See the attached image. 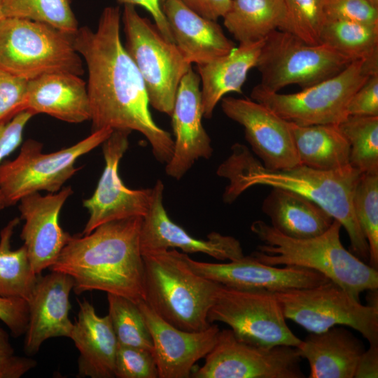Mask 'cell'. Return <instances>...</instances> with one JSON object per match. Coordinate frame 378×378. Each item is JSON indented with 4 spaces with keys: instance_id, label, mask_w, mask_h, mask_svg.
I'll return each mask as SVG.
<instances>
[{
    "instance_id": "1",
    "label": "cell",
    "mask_w": 378,
    "mask_h": 378,
    "mask_svg": "<svg viewBox=\"0 0 378 378\" xmlns=\"http://www.w3.org/2000/svg\"><path fill=\"white\" fill-rule=\"evenodd\" d=\"M120 18L118 6L106 7L95 30L85 26L74 35V48L88 68L92 132L104 128L139 132L150 143L157 160L167 164L174 140L152 118L144 80L121 41Z\"/></svg>"
},
{
    "instance_id": "2",
    "label": "cell",
    "mask_w": 378,
    "mask_h": 378,
    "mask_svg": "<svg viewBox=\"0 0 378 378\" xmlns=\"http://www.w3.org/2000/svg\"><path fill=\"white\" fill-rule=\"evenodd\" d=\"M216 174L228 181L223 195L225 203H232L255 186L287 189L312 200L345 229L351 252L363 262H368V244L353 205L354 190L361 174L351 166L335 171H321L302 164L270 169L254 157L247 146L236 143Z\"/></svg>"
},
{
    "instance_id": "3",
    "label": "cell",
    "mask_w": 378,
    "mask_h": 378,
    "mask_svg": "<svg viewBox=\"0 0 378 378\" xmlns=\"http://www.w3.org/2000/svg\"><path fill=\"white\" fill-rule=\"evenodd\" d=\"M142 221L143 217H131L71 235L50 270L70 276L78 295L99 290L136 303L144 300Z\"/></svg>"
},
{
    "instance_id": "4",
    "label": "cell",
    "mask_w": 378,
    "mask_h": 378,
    "mask_svg": "<svg viewBox=\"0 0 378 378\" xmlns=\"http://www.w3.org/2000/svg\"><path fill=\"white\" fill-rule=\"evenodd\" d=\"M341 227L334 220L321 235L298 239L285 236L258 220L252 223L251 230L263 244L251 255L269 265H294L317 271L360 301L361 293L378 288V270L344 247Z\"/></svg>"
},
{
    "instance_id": "5",
    "label": "cell",
    "mask_w": 378,
    "mask_h": 378,
    "mask_svg": "<svg viewBox=\"0 0 378 378\" xmlns=\"http://www.w3.org/2000/svg\"><path fill=\"white\" fill-rule=\"evenodd\" d=\"M186 255L176 249L142 255L144 302L176 328L200 331L211 324L208 314L221 285L195 272Z\"/></svg>"
},
{
    "instance_id": "6",
    "label": "cell",
    "mask_w": 378,
    "mask_h": 378,
    "mask_svg": "<svg viewBox=\"0 0 378 378\" xmlns=\"http://www.w3.org/2000/svg\"><path fill=\"white\" fill-rule=\"evenodd\" d=\"M74 35L43 22L4 17L0 20V67L27 80L55 72L81 76L83 62Z\"/></svg>"
},
{
    "instance_id": "7",
    "label": "cell",
    "mask_w": 378,
    "mask_h": 378,
    "mask_svg": "<svg viewBox=\"0 0 378 378\" xmlns=\"http://www.w3.org/2000/svg\"><path fill=\"white\" fill-rule=\"evenodd\" d=\"M122 20L124 46L141 75L149 104L171 116L178 85L191 64L134 6L124 5Z\"/></svg>"
},
{
    "instance_id": "8",
    "label": "cell",
    "mask_w": 378,
    "mask_h": 378,
    "mask_svg": "<svg viewBox=\"0 0 378 378\" xmlns=\"http://www.w3.org/2000/svg\"><path fill=\"white\" fill-rule=\"evenodd\" d=\"M112 132L110 128L92 132L78 143L50 153L42 151L41 143L27 140L14 160L0 164V193L4 206L41 190L59 191L77 172V160L102 144Z\"/></svg>"
},
{
    "instance_id": "9",
    "label": "cell",
    "mask_w": 378,
    "mask_h": 378,
    "mask_svg": "<svg viewBox=\"0 0 378 378\" xmlns=\"http://www.w3.org/2000/svg\"><path fill=\"white\" fill-rule=\"evenodd\" d=\"M352 62L327 44L310 45L276 29L264 39L255 67L261 76L258 85L277 92L290 85L311 87L339 74Z\"/></svg>"
},
{
    "instance_id": "10",
    "label": "cell",
    "mask_w": 378,
    "mask_h": 378,
    "mask_svg": "<svg viewBox=\"0 0 378 378\" xmlns=\"http://www.w3.org/2000/svg\"><path fill=\"white\" fill-rule=\"evenodd\" d=\"M370 76L365 61L356 60L335 76L300 92H268L257 85L251 97L298 125H339L348 116L350 99Z\"/></svg>"
},
{
    "instance_id": "11",
    "label": "cell",
    "mask_w": 378,
    "mask_h": 378,
    "mask_svg": "<svg viewBox=\"0 0 378 378\" xmlns=\"http://www.w3.org/2000/svg\"><path fill=\"white\" fill-rule=\"evenodd\" d=\"M274 293L286 319L309 332L345 326L359 332L370 344L378 345V307L362 304L333 281Z\"/></svg>"
},
{
    "instance_id": "12",
    "label": "cell",
    "mask_w": 378,
    "mask_h": 378,
    "mask_svg": "<svg viewBox=\"0 0 378 378\" xmlns=\"http://www.w3.org/2000/svg\"><path fill=\"white\" fill-rule=\"evenodd\" d=\"M210 323L221 322L249 344L297 347L301 342L288 326L274 293L222 286L208 314Z\"/></svg>"
},
{
    "instance_id": "13",
    "label": "cell",
    "mask_w": 378,
    "mask_h": 378,
    "mask_svg": "<svg viewBox=\"0 0 378 378\" xmlns=\"http://www.w3.org/2000/svg\"><path fill=\"white\" fill-rule=\"evenodd\" d=\"M193 370V378H302L296 347L259 346L238 340L230 329L218 333L216 342Z\"/></svg>"
},
{
    "instance_id": "14",
    "label": "cell",
    "mask_w": 378,
    "mask_h": 378,
    "mask_svg": "<svg viewBox=\"0 0 378 378\" xmlns=\"http://www.w3.org/2000/svg\"><path fill=\"white\" fill-rule=\"evenodd\" d=\"M131 132L125 130H113L102 144L105 167L93 195L83 201L89 218L81 234H89L108 222L144 217L148 211L153 189L128 188L118 173L119 163L128 148Z\"/></svg>"
},
{
    "instance_id": "15",
    "label": "cell",
    "mask_w": 378,
    "mask_h": 378,
    "mask_svg": "<svg viewBox=\"0 0 378 378\" xmlns=\"http://www.w3.org/2000/svg\"><path fill=\"white\" fill-rule=\"evenodd\" d=\"M221 108L227 117L244 127L251 150L266 168L283 169L300 164L289 122L248 98L223 97Z\"/></svg>"
},
{
    "instance_id": "16",
    "label": "cell",
    "mask_w": 378,
    "mask_h": 378,
    "mask_svg": "<svg viewBox=\"0 0 378 378\" xmlns=\"http://www.w3.org/2000/svg\"><path fill=\"white\" fill-rule=\"evenodd\" d=\"M190 267L202 276L222 286L246 290L272 293L291 288L314 287L329 279L320 272L294 265L277 267L262 263L252 255L230 260L227 263L197 261L188 254Z\"/></svg>"
},
{
    "instance_id": "17",
    "label": "cell",
    "mask_w": 378,
    "mask_h": 378,
    "mask_svg": "<svg viewBox=\"0 0 378 378\" xmlns=\"http://www.w3.org/2000/svg\"><path fill=\"white\" fill-rule=\"evenodd\" d=\"M152 199L143 217L140 234L142 255L179 248L184 253H202L219 260H234L243 257L239 240L212 232L207 239H197L171 220L163 204L164 184L158 180L152 188Z\"/></svg>"
},
{
    "instance_id": "18",
    "label": "cell",
    "mask_w": 378,
    "mask_h": 378,
    "mask_svg": "<svg viewBox=\"0 0 378 378\" xmlns=\"http://www.w3.org/2000/svg\"><path fill=\"white\" fill-rule=\"evenodd\" d=\"M200 78L192 69L182 78L171 115L174 135V149L165 172L180 180L200 158L213 153L211 140L204 130Z\"/></svg>"
},
{
    "instance_id": "19",
    "label": "cell",
    "mask_w": 378,
    "mask_h": 378,
    "mask_svg": "<svg viewBox=\"0 0 378 378\" xmlns=\"http://www.w3.org/2000/svg\"><path fill=\"white\" fill-rule=\"evenodd\" d=\"M152 338L158 378H188L200 359L215 345L220 329L211 323L200 331L183 330L160 317L145 302H139Z\"/></svg>"
},
{
    "instance_id": "20",
    "label": "cell",
    "mask_w": 378,
    "mask_h": 378,
    "mask_svg": "<svg viewBox=\"0 0 378 378\" xmlns=\"http://www.w3.org/2000/svg\"><path fill=\"white\" fill-rule=\"evenodd\" d=\"M73 193L71 186L57 193L35 192L20 200L19 210L24 220L20 237L36 274L50 268L71 237L59 225L60 211Z\"/></svg>"
},
{
    "instance_id": "21",
    "label": "cell",
    "mask_w": 378,
    "mask_h": 378,
    "mask_svg": "<svg viewBox=\"0 0 378 378\" xmlns=\"http://www.w3.org/2000/svg\"><path fill=\"white\" fill-rule=\"evenodd\" d=\"M74 284L70 276L60 272L51 271L43 276L38 275L27 301L29 320L24 333V350L28 356L37 354L48 339L70 338L74 323L69 317V295Z\"/></svg>"
},
{
    "instance_id": "22",
    "label": "cell",
    "mask_w": 378,
    "mask_h": 378,
    "mask_svg": "<svg viewBox=\"0 0 378 378\" xmlns=\"http://www.w3.org/2000/svg\"><path fill=\"white\" fill-rule=\"evenodd\" d=\"M162 8L174 43L188 63L206 64L235 48L216 21L197 15L178 0H165Z\"/></svg>"
},
{
    "instance_id": "23",
    "label": "cell",
    "mask_w": 378,
    "mask_h": 378,
    "mask_svg": "<svg viewBox=\"0 0 378 378\" xmlns=\"http://www.w3.org/2000/svg\"><path fill=\"white\" fill-rule=\"evenodd\" d=\"M24 110L69 123L90 120L86 83L76 74L55 72L27 81Z\"/></svg>"
},
{
    "instance_id": "24",
    "label": "cell",
    "mask_w": 378,
    "mask_h": 378,
    "mask_svg": "<svg viewBox=\"0 0 378 378\" xmlns=\"http://www.w3.org/2000/svg\"><path fill=\"white\" fill-rule=\"evenodd\" d=\"M79 311L70 339L79 351L78 376L115 377L118 341L107 314L99 316L87 300L78 301Z\"/></svg>"
},
{
    "instance_id": "25",
    "label": "cell",
    "mask_w": 378,
    "mask_h": 378,
    "mask_svg": "<svg viewBox=\"0 0 378 378\" xmlns=\"http://www.w3.org/2000/svg\"><path fill=\"white\" fill-rule=\"evenodd\" d=\"M309 365V378H354L363 343L342 327L308 335L296 347Z\"/></svg>"
},
{
    "instance_id": "26",
    "label": "cell",
    "mask_w": 378,
    "mask_h": 378,
    "mask_svg": "<svg viewBox=\"0 0 378 378\" xmlns=\"http://www.w3.org/2000/svg\"><path fill=\"white\" fill-rule=\"evenodd\" d=\"M262 210L271 226L288 237L304 239L325 232L334 218L321 206L293 191L274 187L264 199Z\"/></svg>"
},
{
    "instance_id": "27",
    "label": "cell",
    "mask_w": 378,
    "mask_h": 378,
    "mask_svg": "<svg viewBox=\"0 0 378 378\" xmlns=\"http://www.w3.org/2000/svg\"><path fill=\"white\" fill-rule=\"evenodd\" d=\"M263 41L239 43L229 54L198 64L203 117L211 118L217 104L230 92L242 93L248 71L255 66Z\"/></svg>"
},
{
    "instance_id": "28",
    "label": "cell",
    "mask_w": 378,
    "mask_h": 378,
    "mask_svg": "<svg viewBox=\"0 0 378 378\" xmlns=\"http://www.w3.org/2000/svg\"><path fill=\"white\" fill-rule=\"evenodd\" d=\"M290 125L300 164L321 171L350 166V146L338 125Z\"/></svg>"
},
{
    "instance_id": "29",
    "label": "cell",
    "mask_w": 378,
    "mask_h": 378,
    "mask_svg": "<svg viewBox=\"0 0 378 378\" xmlns=\"http://www.w3.org/2000/svg\"><path fill=\"white\" fill-rule=\"evenodd\" d=\"M285 15L284 0H232L223 18L227 30L243 43L262 41L280 29Z\"/></svg>"
},
{
    "instance_id": "30",
    "label": "cell",
    "mask_w": 378,
    "mask_h": 378,
    "mask_svg": "<svg viewBox=\"0 0 378 378\" xmlns=\"http://www.w3.org/2000/svg\"><path fill=\"white\" fill-rule=\"evenodd\" d=\"M20 220H10L0 232V296L27 301L37 280L23 245L12 250L11 237Z\"/></svg>"
},
{
    "instance_id": "31",
    "label": "cell",
    "mask_w": 378,
    "mask_h": 378,
    "mask_svg": "<svg viewBox=\"0 0 378 378\" xmlns=\"http://www.w3.org/2000/svg\"><path fill=\"white\" fill-rule=\"evenodd\" d=\"M321 41L353 62L378 58V26L326 20Z\"/></svg>"
},
{
    "instance_id": "32",
    "label": "cell",
    "mask_w": 378,
    "mask_h": 378,
    "mask_svg": "<svg viewBox=\"0 0 378 378\" xmlns=\"http://www.w3.org/2000/svg\"><path fill=\"white\" fill-rule=\"evenodd\" d=\"M338 126L350 146V166L378 173V116L348 115Z\"/></svg>"
},
{
    "instance_id": "33",
    "label": "cell",
    "mask_w": 378,
    "mask_h": 378,
    "mask_svg": "<svg viewBox=\"0 0 378 378\" xmlns=\"http://www.w3.org/2000/svg\"><path fill=\"white\" fill-rule=\"evenodd\" d=\"M3 11L5 17L43 22L72 35L79 28L71 0H4Z\"/></svg>"
},
{
    "instance_id": "34",
    "label": "cell",
    "mask_w": 378,
    "mask_h": 378,
    "mask_svg": "<svg viewBox=\"0 0 378 378\" xmlns=\"http://www.w3.org/2000/svg\"><path fill=\"white\" fill-rule=\"evenodd\" d=\"M108 314L118 344L153 353L150 333L138 304L125 297L107 293Z\"/></svg>"
},
{
    "instance_id": "35",
    "label": "cell",
    "mask_w": 378,
    "mask_h": 378,
    "mask_svg": "<svg viewBox=\"0 0 378 378\" xmlns=\"http://www.w3.org/2000/svg\"><path fill=\"white\" fill-rule=\"evenodd\" d=\"M353 205L369 248L368 265L378 269V173L361 174L354 190Z\"/></svg>"
},
{
    "instance_id": "36",
    "label": "cell",
    "mask_w": 378,
    "mask_h": 378,
    "mask_svg": "<svg viewBox=\"0 0 378 378\" xmlns=\"http://www.w3.org/2000/svg\"><path fill=\"white\" fill-rule=\"evenodd\" d=\"M286 15L279 30L288 32L306 43H321L326 18L323 0H284Z\"/></svg>"
},
{
    "instance_id": "37",
    "label": "cell",
    "mask_w": 378,
    "mask_h": 378,
    "mask_svg": "<svg viewBox=\"0 0 378 378\" xmlns=\"http://www.w3.org/2000/svg\"><path fill=\"white\" fill-rule=\"evenodd\" d=\"M115 377L158 378L153 354L144 349L118 344Z\"/></svg>"
},
{
    "instance_id": "38",
    "label": "cell",
    "mask_w": 378,
    "mask_h": 378,
    "mask_svg": "<svg viewBox=\"0 0 378 378\" xmlns=\"http://www.w3.org/2000/svg\"><path fill=\"white\" fill-rule=\"evenodd\" d=\"M27 81L0 67V122L25 111Z\"/></svg>"
},
{
    "instance_id": "39",
    "label": "cell",
    "mask_w": 378,
    "mask_h": 378,
    "mask_svg": "<svg viewBox=\"0 0 378 378\" xmlns=\"http://www.w3.org/2000/svg\"><path fill=\"white\" fill-rule=\"evenodd\" d=\"M323 5L326 20L378 26V8L368 0H323Z\"/></svg>"
},
{
    "instance_id": "40",
    "label": "cell",
    "mask_w": 378,
    "mask_h": 378,
    "mask_svg": "<svg viewBox=\"0 0 378 378\" xmlns=\"http://www.w3.org/2000/svg\"><path fill=\"white\" fill-rule=\"evenodd\" d=\"M36 365L35 360L15 354L8 335L0 327V378H20Z\"/></svg>"
},
{
    "instance_id": "41",
    "label": "cell",
    "mask_w": 378,
    "mask_h": 378,
    "mask_svg": "<svg viewBox=\"0 0 378 378\" xmlns=\"http://www.w3.org/2000/svg\"><path fill=\"white\" fill-rule=\"evenodd\" d=\"M33 115L30 111H23L8 121L0 122V162L20 144L23 130ZM4 207L0 193V210Z\"/></svg>"
},
{
    "instance_id": "42",
    "label": "cell",
    "mask_w": 378,
    "mask_h": 378,
    "mask_svg": "<svg viewBox=\"0 0 378 378\" xmlns=\"http://www.w3.org/2000/svg\"><path fill=\"white\" fill-rule=\"evenodd\" d=\"M348 115L378 116V74L370 76L353 94Z\"/></svg>"
},
{
    "instance_id": "43",
    "label": "cell",
    "mask_w": 378,
    "mask_h": 378,
    "mask_svg": "<svg viewBox=\"0 0 378 378\" xmlns=\"http://www.w3.org/2000/svg\"><path fill=\"white\" fill-rule=\"evenodd\" d=\"M0 320L8 328L14 337L24 335L29 320L27 300L0 296Z\"/></svg>"
},
{
    "instance_id": "44",
    "label": "cell",
    "mask_w": 378,
    "mask_h": 378,
    "mask_svg": "<svg viewBox=\"0 0 378 378\" xmlns=\"http://www.w3.org/2000/svg\"><path fill=\"white\" fill-rule=\"evenodd\" d=\"M197 15L216 21L229 10L232 0H178Z\"/></svg>"
},
{
    "instance_id": "45",
    "label": "cell",
    "mask_w": 378,
    "mask_h": 378,
    "mask_svg": "<svg viewBox=\"0 0 378 378\" xmlns=\"http://www.w3.org/2000/svg\"><path fill=\"white\" fill-rule=\"evenodd\" d=\"M123 5L140 6L147 10L152 15L155 24L163 36L169 42L174 43L168 22L162 11V4L165 0H117Z\"/></svg>"
},
{
    "instance_id": "46",
    "label": "cell",
    "mask_w": 378,
    "mask_h": 378,
    "mask_svg": "<svg viewBox=\"0 0 378 378\" xmlns=\"http://www.w3.org/2000/svg\"><path fill=\"white\" fill-rule=\"evenodd\" d=\"M374 377H378V345L370 344L358 360L354 378Z\"/></svg>"
},
{
    "instance_id": "47",
    "label": "cell",
    "mask_w": 378,
    "mask_h": 378,
    "mask_svg": "<svg viewBox=\"0 0 378 378\" xmlns=\"http://www.w3.org/2000/svg\"><path fill=\"white\" fill-rule=\"evenodd\" d=\"M3 1L4 0H0V20L5 17L3 11Z\"/></svg>"
},
{
    "instance_id": "48",
    "label": "cell",
    "mask_w": 378,
    "mask_h": 378,
    "mask_svg": "<svg viewBox=\"0 0 378 378\" xmlns=\"http://www.w3.org/2000/svg\"><path fill=\"white\" fill-rule=\"evenodd\" d=\"M374 8H378V0H368Z\"/></svg>"
}]
</instances>
